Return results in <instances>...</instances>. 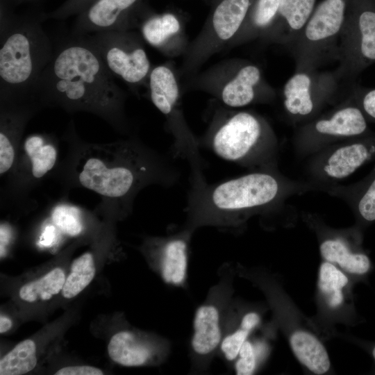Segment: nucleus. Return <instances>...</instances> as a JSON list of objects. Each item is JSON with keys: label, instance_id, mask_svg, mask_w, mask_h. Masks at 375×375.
Returning <instances> with one entry per match:
<instances>
[{"label": "nucleus", "instance_id": "obj_1", "mask_svg": "<svg viewBox=\"0 0 375 375\" xmlns=\"http://www.w3.org/2000/svg\"><path fill=\"white\" fill-rule=\"evenodd\" d=\"M66 140L67 153L52 176L65 193L82 188L99 194L98 209L108 215L129 213L144 188L169 187L179 179L178 171L167 157L136 140L97 144L69 131Z\"/></svg>", "mask_w": 375, "mask_h": 375}, {"label": "nucleus", "instance_id": "obj_2", "mask_svg": "<svg viewBox=\"0 0 375 375\" xmlns=\"http://www.w3.org/2000/svg\"><path fill=\"white\" fill-rule=\"evenodd\" d=\"M272 169H258L217 184L192 182L185 212L192 231L203 226H233L252 214L278 206L295 189Z\"/></svg>", "mask_w": 375, "mask_h": 375}, {"label": "nucleus", "instance_id": "obj_3", "mask_svg": "<svg viewBox=\"0 0 375 375\" xmlns=\"http://www.w3.org/2000/svg\"><path fill=\"white\" fill-rule=\"evenodd\" d=\"M46 103L68 111H87L119 126L120 113L115 90L101 59L90 48L73 44L53 61Z\"/></svg>", "mask_w": 375, "mask_h": 375}, {"label": "nucleus", "instance_id": "obj_4", "mask_svg": "<svg viewBox=\"0 0 375 375\" xmlns=\"http://www.w3.org/2000/svg\"><path fill=\"white\" fill-rule=\"evenodd\" d=\"M206 146L225 160L258 169H272L277 148L269 126L248 112L231 116L214 132Z\"/></svg>", "mask_w": 375, "mask_h": 375}, {"label": "nucleus", "instance_id": "obj_5", "mask_svg": "<svg viewBox=\"0 0 375 375\" xmlns=\"http://www.w3.org/2000/svg\"><path fill=\"white\" fill-rule=\"evenodd\" d=\"M350 0H323L297 40L288 48L295 70L317 69L337 61L340 37Z\"/></svg>", "mask_w": 375, "mask_h": 375}, {"label": "nucleus", "instance_id": "obj_6", "mask_svg": "<svg viewBox=\"0 0 375 375\" xmlns=\"http://www.w3.org/2000/svg\"><path fill=\"white\" fill-rule=\"evenodd\" d=\"M334 70L349 94L360 74L375 63V4L372 0H350Z\"/></svg>", "mask_w": 375, "mask_h": 375}, {"label": "nucleus", "instance_id": "obj_7", "mask_svg": "<svg viewBox=\"0 0 375 375\" xmlns=\"http://www.w3.org/2000/svg\"><path fill=\"white\" fill-rule=\"evenodd\" d=\"M55 138L47 134L27 137L21 144L14 165L6 174L1 206H33L30 194L47 176H52L59 161Z\"/></svg>", "mask_w": 375, "mask_h": 375}, {"label": "nucleus", "instance_id": "obj_8", "mask_svg": "<svg viewBox=\"0 0 375 375\" xmlns=\"http://www.w3.org/2000/svg\"><path fill=\"white\" fill-rule=\"evenodd\" d=\"M369 123L348 94L333 109L304 123L295 135V147L301 154H314L332 144L372 133Z\"/></svg>", "mask_w": 375, "mask_h": 375}, {"label": "nucleus", "instance_id": "obj_9", "mask_svg": "<svg viewBox=\"0 0 375 375\" xmlns=\"http://www.w3.org/2000/svg\"><path fill=\"white\" fill-rule=\"evenodd\" d=\"M343 92L334 71L295 70L283 89L284 109L294 122H307Z\"/></svg>", "mask_w": 375, "mask_h": 375}, {"label": "nucleus", "instance_id": "obj_10", "mask_svg": "<svg viewBox=\"0 0 375 375\" xmlns=\"http://www.w3.org/2000/svg\"><path fill=\"white\" fill-rule=\"evenodd\" d=\"M310 164L315 178L335 182L375 158V133L332 144L315 153Z\"/></svg>", "mask_w": 375, "mask_h": 375}, {"label": "nucleus", "instance_id": "obj_11", "mask_svg": "<svg viewBox=\"0 0 375 375\" xmlns=\"http://www.w3.org/2000/svg\"><path fill=\"white\" fill-rule=\"evenodd\" d=\"M31 37L25 31L10 33L0 49V76L11 86L27 82L34 70V54Z\"/></svg>", "mask_w": 375, "mask_h": 375}, {"label": "nucleus", "instance_id": "obj_12", "mask_svg": "<svg viewBox=\"0 0 375 375\" xmlns=\"http://www.w3.org/2000/svg\"><path fill=\"white\" fill-rule=\"evenodd\" d=\"M33 107L18 102L3 105L0 128V173L6 175L16 160L22 134Z\"/></svg>", "mask_w": 375, "mask_h": 375}, {"label": "nucleus", "instance_id": "obj_13", "mask_svg": "<svg viewBox=\"0 0 375 375\" xmlns=\"http://www.w3.org/2000/svg\"><path fill=\"white\" fill-rule=\"evenodd\" d=\"M193 231L185 228L176 234L159 238L154 242L159 256L163 281L174 286L181 285L187 277L188 246Z\"/></svg>", "mask_w": 375, "mask_h": 375}, {"label": "nucleus", "instance_id": "obj_14", "mask_svg": "<svg viewBox=\"0 0 375 375\" xmlns=\"http://www.w3.org/2000/svg\"><path fill=\"white\" fill-rule=\"evenodd\" d=\"M222 338L220 308L215 303H204L194 314L192 351L201 357L208 356L219 347Z\"/></svg>", "mask_w": 375, "mask_h": 375}, {"label": "nucleus", "instance_id": "obj_15", "mask_svg": "<svg viewBox=\"0 0 375 375\" xmlns=\"http://www.w3.org/2000/svg\"><path fill=\"white\" fill-rule=\"evenodd\" d=\"M316 0H281L274 34L288 48L298 38L312 15Z\"/></svg>", "mask_w": 375, "mask_h": 375}, {"label": "nucleus", "instance_id": "obj_16", "mask_svg": "<svg viewBox=\"0 0 375 375\" xmlns=\"http://www.w3.org/2000/svg\"><path fill=\"white\" fill-rule=\"evenodd\" d=\"M108 352L112 361L126 367L143 365L152 357V350L148 344L128 331H122L112 336Z\"/></svg>", "mask_w": 375, "mask_h": 375}, {"label": "nucleus", "instance_id": "obj_17", "mask_svg": "<svg viewBox=\"0 0 375 375\" xmlns=\"http://www.w3.org/2000/svg\"><path fill=\"white\" fill-rule=\"evenodd\" d=\"M107 67L128 83L141 81L149 69V62L142 49L127 53L119 47L112 46L106 51Z\"/></svg>", "mask_w": 375, "mask_h": 375}, {"label": "nucleus", "instance_id": "obj_18", "mask_svg": "<svg viewBox=\"0 0 375 375\" xmlns=\"http://www.w3.org/2000/svg\"><path fill=\"white\" fill-rule=\"evenodd\" d=\"M260 81V69L253 65H244L224 87L222 94L224 103L231 107L250 104L256 97V88Z\"/></svg>", "mask_w": 375, "mask_h": 375}, {"label": "nucleus", "instance_id": "obj_19", "mask_svg": "<svg viewBox=\"0 0 375 375\" xmlns=\"http://www.w3.org/2000/svg\"><path fill=\"white\" fill-rule=\"evenodd\" d=\"M290 344L298 360L311 372L322 374L330 367L326 349L312 335L297 331L290 338Z\"/></svg>", "mask_w": 375, "mask_h": 375}, {"label": "nucleus", "instance_id": "obj_20", "mask_svg": "<svg viewBox=\"0 0 375 375\" xmlns=\"http://www.w3.org/2000/svg\"><path fill=\"white\" fill-rule=\"evenodd\" d=\"M322 257L330 262L338 263L342 268L353 274L366 273L370 266L368 257L363 253H352L340 239H328L320 244Z\"/></svg>", "mask_w": 375, "mask_h": 375}, {"label": "nucleus", "instance_id": "obj_21", "mask_svg": "<svg viewBox=\"0 0 375 375\" xmlns=\"http://www.w3.org/2000/svg\"><path fill=\"white\" fill-rule=\"evenodd\" d=\"M151 99L155 106L168 115L174 110L178 90L174 74L166 67L155 68L150 76Z\"/></svg>", "mask_w": 375, "mask_h": 375}, {"label": "nucleus", "instance_id": "obj_22", "mask_svg": "<svg viewBox=\"0 0 375 375\" xmlns=\"http://www.w3.org/2000/svg\"><path fill=\"white\" fill-rule=\"evenodd\" d=\"M250 6L249 0H224L213 15V26L219 38H231L242 24Z\"/></svg>", "mask_w": 375, "mask_h": 375}, {"label": "nucleus", "instance_id": "obj_23", "mask_svg": "<svg viewBox=\"0 0 375 375\" xmlns=\"http://www.w3.org/2000/svg\"><path fill=\"white\" fill-rule=\"evenodd\" d=\"M344 194L362 219L375 221V167L361 181L346 188Z\"/></svg>", "mask_w": 375, "mask_h": 375}, {"label": "nucleus", "instance_id": "obj_24", "mask_svg": "<svg viewBox=\"0 0 375 375\" xmlns=\"http://www.w3.org/2000/svg\"><path fill=\"white\" fill-rule=\"evenodd\" d=\"M65 279L64 271L56 267L40 278L24 285L19 295L22 300L29 303L49 300L62 291Z\"/></svg>", "mask_w": 375, "mask_h": 375}, {"label": "nucleus", "instance_id": "obj_25", "mask_svg": "<svg viewBox=\"0 0 375 375\" xmlns=\"http://www.w3.org/2000/svg\"><path fill=\"white\" fill-rule=\"evenodd\" d=\"M37 364L36 347L31 340L17 344L0 360L1 375H21L33 370Z\"/></svg>", "mask_w": 375, "mask_h": 375}, {"label": "nucleus", "instance_id": "obj_26", "mask_svg": "<svg viewBox=\"0 0 375 375\" xmlns=\"http://www.w3.org/2000/svg\"><path fill=\"white\" fill-rule=\"evenodd\" d=\"M95 265L92 253L86 252L76 258L71 265L70 272L62 289L65 299H72L82 292L95 275Z\"/></svg>", "mask_w": 375, "mask_h": 375}, {"label": "nucleus", "instance_id": "obj_27", "mask_svg": "<svg viewBox=\"0 0 375 375\" xmlns=\"http://www.w3.org/2000/svg\"><path fill=\"white\" fill-rule=\"evenodd\" d=\"M88 211L72 203L65 201L54 205L51 210V219L54 225L65 234L76 237L84 230V218Z\"/></svg>", "mask_w": 375, "mask_h": 375}, {"label": "nucleus", "instance_id": "obj_28", "mask_svg": "<svg viewBox=\"0 0 375 375\" xmlns=\"http://www.w3.org/2000/svg\"><path fill=\"white\" fill-rule=\"evenodd\" d=\"M348 282L347 276L330 262L322 264L319 270V288L329 306H338L343 300L342 288Z\"/></svg>", "mask_w": 375, "mask_h": 375}, {"label": "nucleus", "instance_id": "obj_29", "mask_svg": "<svg viewBox=\"0 0 375 375\" xmlns=\"http://www.w3.org/2000/svg\"><path fill=\"white\" fill-rule=\"evenodd\" d=\"M260 322V316L254 312L243 316L240 326L235 331L226 334L222 338L219 348L224 358L228 361L237 358L238 353L247 340L249 333Z\"/></svg>", "mask_w": 375, "mask_h": 375}, {"label": "nucleus", "instance_id": "obj_30", "mask_svg": "<svg viewBox=\"0 0 375 375\" xmlns=\"http://www.w3.org/2000/svg\"><path fill=\"white\" fill-rule=\"evenodd\" d=\"M136 0H99L90 10V21L97 27L112 26L119 13L131 6Z\"/></svg>", "mask_w": 375, "mask_h": 375}, {"label": "nucleus", "instance_id": "obj_31", "mask_svg": "<svg viewBox=\"0 0 375 375\" xmlns=\"http://www.w3.org/2000/svg\"><path fill=\"white\" fill-rule=\"evenodd\" d=\"M180 28L177 19L172 14L153 17L142 28L145 39L152 45H159Z\"/></svg>", "mask_w": 375, "mask_h": 375}, {"label": "nucleus", "instance_id": "obj_32", "mask_svg": "<svg viewBox=\"0 0 375 375\" xmlns=\"http://www.w3.org/2000/svg\"><path fill=\"white\" fill-rule=\"evenodd\" d=\"M281 0H258L251 15L253 27L261 29L274 22Z\"/></svg>", "mask_w": 375, "mask_h": 375}, {"label": "nucleus", "instance_id": "obj_33", "mask_svg": "<svg viewBox=\"0 0 375 375\" xmlns=\"http://www.w3.org/2000/svg\"><path fill=\"white\" fill-rule=\"evenodd\" d=\"M349 94L358 105L369 122L375 123V88L356 85Z\"/></svg>", "mask_w": 375, "mask_h": 375}, {"label": "nucleus", "instance_id": "obj_34", "mask_svg": "<svg viewBox=\"0 0 375 375\" xmlns=\"http://www.w3.org/2000/svg\"><path fill=\"white\" fill-rule=\"evenodd\" d=\"M258 349L249 341L242 344L235 363L238 375H250L254 372L256 365Z\"/></svg>", "mask_w": 375, "mask_h": 375}, {"label": "nucleus", "instance_id": "obj_35", "mask_svg": "<svg viewBox=\"0 0 375 375\" xmlns=\"http://www.w3.org/2000/svg\"><path fill=\"white\" fill-rule=\"evenodd\" d=\"M56 375H102L103 372L99 368L83 365L65 367L56 373Z\"/></svg>", "mask_w": 375, "mask_h": 375}, {"label": "nucleus", "instance_id": "obj_36", "mask_svg": "<svg viewBox=\"0 0 375 375\" xmlns=\"http://www.w3.org/2000/svg\"><path fill=\"white\" fill-rule=\"evenodd\" d=\"M56 226L49 224L44 228L38 244L44 247H50L56 239Z\"/></svg>", "mask_w": 375, "mask_h": 375}, {"label": "nucleus", "instance_id": "obj_37", "mask_svg": "<svg viewBox=\"0 0 375 375\" xmlns=\"http://www.w3.org/2000/svg\"><path fill=\"white\" fill-rule=\"evenodd\" d=\"M12 238V230L8 224H1L0 228V251L1 258L7 252V246Z\"/></svg>", "mask_w": 375, "mask_h": 375}, {"label": "nucleus", "instance_id": "obj_38", "mask_svg": "<svg viewBox=\"0 0 375 375\" xmlns=\"http://www.w3.org/2000/svg\"><path fill=\"white\" fill-rule=\"evenodd\" d=\"M12 326L11 320L3 315L0 317V333H4L7 332Z\"/></svg>", "mask_w": 375, "mask_h": 375}, {"label": "nucleus", "instance_id": "obj_39", "mask_svg": "<svg viewBox=\"0 0 375 375\" xmlns=\"http://www.w3.org/2000/svg\"><path fill=\"white\" fill-rule=\"evenodd\" d=\"M373 356L375 358V347L373 349Z\"/></svg>", "mask_w": 375, "mask_h": 375}]
</instances>
